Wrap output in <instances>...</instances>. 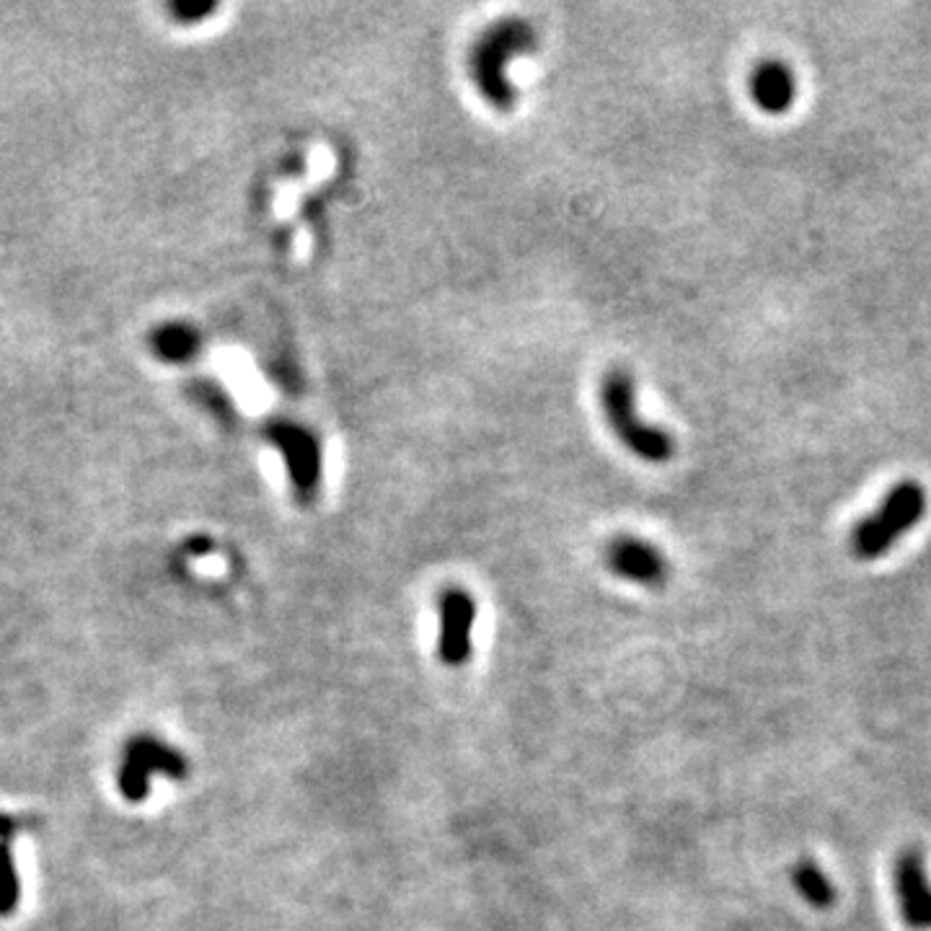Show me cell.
Listing matches in <instances>:
<instances>
[{
  "instance_id": "cell-2",
  "label": "cell",
  "mask_w": 931,
  "mask_h": 931,
  "mask_svg": "<svg viewBox=\"0 0 931 931\" xmlns=\"http://www.w3.org/2000/svg\"><path fill=\"white\" fill-rule=\"evenodd\" d=\"M598 401L605 422L634 458L645 463H667L676 454V441L665 428L650 424L637 411V388L626 370L613 368L603 375L598 388Z\"/></svg>"
},
{
  "instance_id": "cell-9",
  "label": "cell",
  "mask_w": 931,
  "mask_h": 931,
  "mask_svg": "<svg viewBox=\"0 0 931 931\" xmlns=\"http://www.w3.org/2000/svg\"><path fill=\"white\" fill-rule=\"evenodd\" d=\"M125 761H132V764L143 766L151 776L166 774L171 776V779H184L189 771L187 761L181 758L174 748L164 745L155 738H148V735H140V738H132L130 743H127Z\"/></svg>"
},
{
  "instance_id": "cell-5",
  "label": "cell",
  "mask_w": 931,
  "mask_h": 931,
  "mask_svg": "<svg viewBox=\"0 0 931 931\" xmlns=\"http://www.w3.org/2000/svg\"><path fill=\"white\" fill-rule=\"evenodd\" d=\"M441 611V637H437V658L443 665L461 667L469 663L474 650L476 600L469 590L448 588L437 598Z\"/></svg>"
},
{
  "instance_id": "cell-12",
  "label": "cell",
  "mask_w": 931,
  "mask_h": 931,
  "mask_svg": "<svg viewBox=\"0 0 931 931\" xmlns=\"http://www.w3.org/2000/svg\"><path fill=\"white\" fill-rule=\"evenodd\" d=\"M117 785L127 802H143L148 794H151V774H148L143 766L132 764V761H123Z\"/></svg>"
},
{
  "instance_id": "cell-6",
  "label": "cell",
  "mask_w": 931,
  "mask_h": 931,
  "mask_svg": "<svg viewBox=\"0 0 931 931\" xmlns=\"http://www.w3.org/2000/svg\"><path fill=\"white\" fill-rule=\"evenodd\" d=\"M605 564L613 575L642 588H660L667 579V559L658 546L639 536H616L605 546Z\"/></svg>"
},
{
  "instance_id": "cell-1",
  "label": "cell",
  "mask_w": 931,
  "mask_h": 931,
  "mask_svg": "<svg viewBox=\"0 0 931 931\" xmlns=\"http://www.w3.org/2000/svg\"><path fill=\"white\" fill-rule=\"evenodd\" d=\"M538 37L528 18L505 16L489 24L469 47L466 71L471 84L495 112L515 110L518 91L510 84V60L528 55L536 50Z\"/></svg>"
},
{
  "instance_id": "cell-4",
  "label": "cell",
  "mask_w": 931,
  "mask_h": 931,
  "mask_svg": "<svg viewBox=\"0 0 931 931\" xmlns=\"http://www.w3.org/2000/svg\"><path fill=\"white\" fill-rule=\"evenodd\" d=\"M267 437L275 443V448L282 454L285 463L290 487L303 502H310L319 495L321 476H323V458L321 443L306 424L280 420L267 430Z\"/></svg>"
},
{
  "instance_id": "cell-3",
  "label": "cell",
  "mask_w": 931,
  "mask_h": 931,
  "mask_svg": "<svg viewBox=\"0 0 931 931\" xmlns=\"http://www.w3.org/2000/svg\"><path fill=\"white\" fill-rule=\"evenodd\" d=\"M927 489L919 482L908 479V482L895 484L888 492L882 505L865 521L856 523L852 533V549L859 559H877L898 544L903 533L921 523L923 512H927Z\"/></svg>"
},
{
  "instance_id": "cell-8",
  "label": "cell",
  "mask_w": 931,
  "mask_h": 931,
  "mask_svg": "<svg viewBox=\"0 0 931 931\" xmlns=\"http://www.w3.org/2000/svg\"><path fill=\"white\" fill-rule=\"evenodd\" d=\"M751 99L755 101L761 112L766 114H785L792 110L794 99H798V76L787 63L781 60H761L753 67L751 80Z\"/></svg>"
},
{
  "instance_id": "cell-11",
  "label": "cell",
  "mask_w": 931,
  "mask_h": 931,
  "mask_svg": "<svg viewBox=\"0 0 931 931\" xmlns=\"http://www.w3.org/2000/svg\"><path fill=\"white\" fill-rule=\"evenodd\" d=\"M18 898H22V885H18L11 846L0 841V916H11L18 906Z\"/></svg>"
},
{
  "instance_id": "cell-7",
  "label": "cell",
  "mask_w": 931,
  "mask_h": 931,
  "mask_svg": "<svg viewBox=\"0 0 931 931\" xmlns=\"http://www.w3.org/2000/svg\"><path fill=\"white\" fill-rule=\"evenodd\" d=\"M895 888H898L903 921L916 931H931V885L923 856L914 849L903 852L895 862Z\"/></svg>"
},
{
  "instance_id": "cell-13",
  "label": "cell",
  "mask_w": 931,
  "mask_h": 931,
  "mask_svg": "<svg viewBox=\"0 0 931 931\" xmlns=\"http://www.w3.org/2000/svg\"><path fill=\"white\" fill-rule=\"evenodd\" d=\"M13 831H16V822H13L11 818H5V815H0V841L9 843Z\"/></svg>"
},
{
  "instance_id": "cell-10",
  "label": "cell",
  "mask_w": 931,
  "mask_h": 931,
  "mask_svg": "<svg viewBox=\"0 0 931 931\" xmlns=\"http://www.w3.org/2000/svg\"><path fill=\"white\" fill-rule=\"evenodd\" d=\"M792 882L798 893L815 908H831L836 903V885L833 880L822 872L820 865L813 859H800L792 867Z\"/></svg>"
}]
</instances>
